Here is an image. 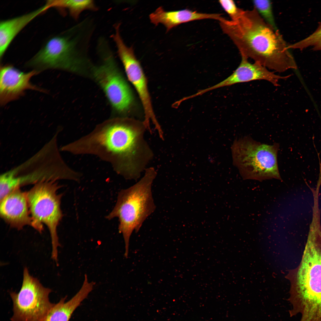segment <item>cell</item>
<instances>
[{"label": "cell", "mask_w": 321, "mask_h": 321, "mask_svg": "<svg viewBox=\"0 0 321 321\" xmlns=\"http://www.w3.org/2000/svg\"><path fill=\"white\" fill-rule=\"evenodd\" d=\"M286 278L290 283V317L300 321H321V235L309 234L299 265Z\"/></svg>", "instance_id": "cell-3"}, {"label": "cell", "mask_w": 321, "mask_h": 321, "mask_svg": "<svg viewBox=\"0 0 321 321\" xmlns=\"http://www.w3.org/2000/svg\"><path fill=\"white\" fill-rule=\"evenodd\" d=\"M151 22L155 26L162 23L168 32L173 28L181 23L192 21L206 19L223 20L224 18L221 14L199 12L188 9L167 11L160 7L150 14Z\"/></svg>", "instance_id": "cell-15"}, {"label": "cell", "mask_w": 321, "mask_h": 321, "mask_svg": "<svg viewBox=\"0 0 321 321\" xmlns=\"http://www.w3.org/2000/svg\"><path fill=\"white\" fill-rule=\"evenodd\" d=\"M146 128L130 119H109L71 142L69 150L73 155H95L125 179H136L152 157L144 138Z\"/></svg>", "instance_id": "cell-1"}, {"label": "cell", "mask_w": 321, "mask_h": 321, "mask_svg": "<svg viewBox=\"0 0 321 321\" xmlns=\"http://www.w3.org/2000/svg\"><path fill=\"white\" fill-rule=\"evenodd\" d=\"M50 8L46 3L34 11L0 23V57L1 59L13 39L31 21Z\"/></svg>", "instance_id": "cell-16"}, {"label": "cell", "mask_w": 321, "mask_h": 321, "mask_svg": "<svg viewBox=\"0 0 321 321\" xmlns=\"http://www.w3.org/2000/svg\"><path fill=\"white\" fill-rule=\"evenodd\" d=\"M96 26L91 19L84 18L49 39L27 64L39 72L48 69L76 71L91 67L89 49Z\"/></svg>", "instance_id": "cell-4"}, {"label": "cell", "mask_w": 321, "mask_h": 321, "mask_svg": "<svg viewBox=\"0 0 321 321\" xmlns=\"http://www.w3.org/2000/svg\"><path fill=\"white\" fill-rule=\"evenodd\" d=\"M57 133L35 155L15 168L21 185L60 179L80 181L81 174L69 167L59 154Z\"/></svg>", "instance_id": "cell-8"}, {"label": "cell", "mask_w": 321, "mask_h": 321, "mask_svg": "<svg viewBox=\"0 0 321 321\" xmlns=\"http://www.w3.org/2000/svg\"><path fill=\"white\" fill-rule=\"evenodd\" d=\"M111 38L116 45L127 76L135 88L141 101L145 115L144 123L149 126L151 121L154 125H157L158 123L152 108L146 79L132 47H129L125 44L119 31L113 34Z\"/></svg>", "instance_id": "cell-11"}, {"label": "cell", "mask_w": 321, "mask_h": 321, "mask_svg": "<svg viewBox=\"0 0 321 321\" xmlns=\"http://www.w3.org/2000/svg\"><path fill=\"white\" fill-rule=\"evenodd\" d=\"M254 7L263 19L276 29H277L273 12L272 2L267 0L253 1Z\"/></svg>", "instance_id": "cell-20"}, {"label": "cell", "mask_w": 321, "mask_h": 321, "mask_svg": "<svg viewBox=\"0 0 321 321\" xmlns=\"http://www.w3.org/2000/svg\"><path fill=\"white\" fill-rule=\"evenodd\" d=\"M219 3L230 16L231 20L235 21L239 17L243 9L238 7L233 1L220 0Z\"/></svg>", "instance_id": "cell-21"}, {"label": "cell", "mask_w": 321, "mask_h": 321, "mask_svg": "<svg viewBox=\"0 0 321 321\" xmlns=\"http://www.w3.org/2000/svg\"><path fill=\"white\" fill-rule=\"evenodd\" d=\"M220 25L237 48L241 57L251 59L278 73L296 69L289 45L278 30L267 23L254 7L251 10H243L236 20L226 19L220 22Z\"/></svg>", "instance_id": "cell-2"}, {"label": "cell", "mask_w": 321, "mask_h": 321, "mask_svg": "<svg viewBox=\"0 0 321 321\" xmlns=\"http://www.w3.org/2000/svg\"><path fill=\"white\" fill-rule=\"evenodd\" d=\"M156 176L153 168L146 169L144 176L138 182L119 193L115 206L106 216L109 220L115 217L119 219L118 229L125 241L126 258L132 232H138L143 222L155 210L151 187Z\"/></svg>", "instance_id": "cell-5"}, {"label": "cell", "mask_w": 321, "mask_h": 321, "mask_svg": "<svg viewBox=\"0 0 321 321\" xmlns=\"http://www.w3.org/2000/svg\"><path fill=\"white\" fill-rule=\"evenodd\" d=\"M241 58L239 65L232 74L220 83L204 89L203 92L205 93L220 87L257 80H266L273 85L278 86L280 80L286 79L289 77L290 75L282 76L276 75L257 63H251L248 59Z\"/></svg>", "instance_id": "cell-13"}, {"label": "cell", "mask_w": 321, "mask_h": 321, "mask_svg": "<svg viewBox=\"0 0 321 321\" xmlns=\"http://www.w3.org/2000/svg\"><path fill=\"white\" fill-rule=\"evenodd\" d=\"M95 284L93 281L89 282L85 274L83 285L77 294L67 302L64 297L54 304L43 321H69L75 309L92 290Z\"/></svg>", "instance_id": "cell-17"}, {"label": "cell", "mask_w": 321, "mask_h": 321, "mask_svg": "<svg viewBox=\"0 0 321 321\" xmlns=\"http://www.w3.org/2000/svg\"><path fill=\"white\" fill-rule=\"evenodd\" d=\"M96 52L101 62L92 69L95 78L115 109L120 112H126L132 103L133 96L118 71L114 53L105 37L98 39Z\"/></svg>", "instance_id": "cell-9"}, {"label": "cell", "mask_w": 321, "mask_h": 321, "mask_svg": "<svg viewBox=\"0 0 321 321\" xmlns=\"http://www.w3.org/2000/svg\"><path fill=\"white\" fill-rule=\"evenodd\" d=\"M56 181L39 182L26 192L31 226L40 233L46 226L51 240V257L58 263V247L60 246L57 234V227L63 214L60 208L62 194L57 191L60 188Z\"/></svg>", "instance_id": "cell-7"}, {"label": "cell", "mask_w": 321, "mask_h": 321, "mask_svg": "<svg viewBox=\"0 0 321 321\" xmlns=\"http://www.w3.org/2000/svg\"><path fill=\"white\" fill-rule=\"evenodd\" d=\"M46 3L49 8L56 7L66 10L70 16L77 20L83 12L96 11L98 8L94 1L91 0H51Z\"/></svg>", "instance_id": "cell-18"}, {"label": "cell", "mask_w": 321, "mask_h": 321, "mask_svg": "<svg viewBox=\"0 0 321 321\" xmlns=\"http://www.w3.org/2000/svg\"><path fill=\"white\" fill-rule=\"evenodd\" d=\"M289 49L302 50L311 48L314 51L321 50V22L316 30L306 37L293 44L289 45Z\"/></svg>", "instance_id": "cell-19"}, {"label": "cell", "mask_w": 321, "mask_h": 321, "mask_svg": "<svg viewBox=\"0 0 321 321\" xmlns=\"http://www.w3.org/2000/svg\"><path fill=\"white\" fill-rule=\"evenodd\" d=\"M26 193L20 188L14 189L0 200L1 218L11 227L18 230L25 226H31Z\"/></svg>", "instance_id": "cell-14"}, {"label": "cell", "mask_w": 321, "mask_h": 321, "mask_svg": "<svg viewBox=\"0 0 321 321\" xmlns=\"http://www.w3.org/2000/svg\"><path fill=\"white\" fill-rule=\"evenodd\" d=\"M39 72L34 70L28 73L22 72L13 66L1 67L0 100L2 106L16 100L23 95L27 89L43 92L44 90L32 84L31 78Z\"/></svg>", "instance_id": "cell-12"}, {"label": "cell", "mask_w": 321, "mask_h": 321, "mask_svg": "<svg viewBox=\"0 0 321 321\" xmlns=\"http://www.w3.org/2000/svg\"><path fill=\"white\" fill-rule=\"evenodd\" d=\"M51 291L31 276L27 268H25L20 291L10 293L13 303L11 321H43L54 305L49 300Z\"/></svg>", "instance_id": "cell-10"}, {"label": "cell", "mask_w": 321, "mask_h": 321, "mask_svg": "<svg viewBox=\"0 0 321 321\" xmlns=\"http://www.w3.org/2000/svg\"><path fill=\"white\" fill-rule=\"evenodd\" d=\"M231 147L233 164L244 179L282 180L277 163L278 144H262L246 136L235 140Z\"/></svg>", "instance_id": "cell-6"}]
</instances>
